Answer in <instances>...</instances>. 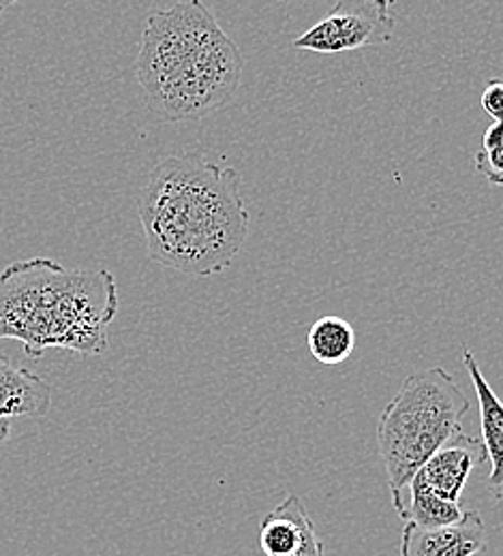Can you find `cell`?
Listing matches in <instances>:
<instances>
[{
    "label": "cell",
    "mask_w": 503,
    "mask_h": 556,
    "mask_svg": "<svg viewBox=\"0 0 503 556\" xmlns=\"http://www.w3.org/2000/svg\"><path fill=\"white\" fill-rule=\"evenodd\" d=\"M478 556H480V555H478Z\"/></svg>",
    "instance_id": "cell-19"
},
{
    "label": "cell",
    "mask_w": 503,
    "mask_h": 556,
    "mask_svg": "<svg viewBox=\"0 0 503 556\" xmlns=\"http://www.w3.org/2000/svg\"><path fill=\"white\" fill-rule=\"evenodd\" d=\"M138 212L150 260L191 277L229 268L249 236L240 174L200 154L163 159L148 176Z\"/></svg>",
    "instance_id": "cell-1"
},
{
    "label": "cell",
    "mask_w": 503,
    "mask_h": 556,
    "mask_svg": "<svg viewBox=\"0 0 503 556\" xmlns=\"http://www.w3.org/2000/svg\"><path fill=\"white\" fill-rule=\"evenodd\" d=\"M412 490V505L405 509V522H412L420 529H441L458 525L465 516V509L458 503L441 498L431 486L416 476L410 482Z\"/></svg>",
    "instance_id": "cell-12"
},
{
    "label": "cell",
    "mask_w": 503,
    "mask_h": 556,
    "mask_svg": "<svg viewBox=\"0 0 503 556\" xmlns=\"http://www.w3.org/2000/svg\"><path fill=\"white\" fill-rule=\"evenodd\" d=\"M480 150H503V123H493L485 131Z\"/></svg>",
    "instance_id": "cell-15"
},
{
    "label": "cell",
    "mask_w": 503,
    "mask_h": 556,
    "mask_svg": "<svg viewBox=\"0 0 503 556\" xmlns=\"http://www.w3.org/2000/svg\"><path fill=\"white\" fill-rule=\"evenodd\" d=\"M238 46L200 0L148 15L136 61L148 108L172 123L202 118L227 105L242 79Z\"/></svg>",
    "instance_id": "cell-2"
},
{
    "label": "cell",
    "mask_w": 503,
    "mask_h": 556,
    "mask_svg": "<svg viewBox=\"0 0 503 556\" xmlns=\"http://www.w3.org/2000/svg\"><path fill=\"white\" fill-rule=\"evenodd\" d=\"M116 313L118 287L110 270L30 257L0 273V341L15 339L35 359L54 348L81 357L103 353Z\"/></svg>",
    "instance_id": "cell-3"
},
{
    "label": "cell",
    "mask_w": 503,
    "mask_h": 556,
    "mask_svg": "<svg viewBox=\"0 0 503 556\" xmlns=\"http://www.w3.org/2000/svg\"><path fill=\"white\" fill-rule=\"evenodd\" d=\"M313 533L315 525L304 503L300 496L288 494L273 511L262 518L257 544L266 556H289Z\"/></svg>",
    "instance_id": "cell-9"
},
{
    "label": "cell",
    "mask_w": 503,
    "mask_h": 556,
    "mask_svg": "<svg viewBox=\"0 0 503 556\" xmlns=\"http://www.w3.org/2000/svg\"><path fill=\"white\" fill-rule=\"evenodd\" d=\"M482 110L493 118V123H503V79H489L482 97Z\"/></svg>",
    "instance_id": "cell-14"
},
{
    "label": "cell",
    "mask_w": 503,
    "mask_h": 556,
    "mask_svg": "<svg viewBox=\"0 0 503 556\" xmlns=\"http://www.w3.org/2000/svg\"><path fill=\"white\" fill-rule=\"evenodd\" d=\"M11 434V419L9 417H0V443H4Z\"/></svg>",
    "instance_id": "cell-17"
},
{
    "label": "cell",
    "mask_w": 503,
    "mask_h": 556,
    "mask_svg": "<svg viewBox=\"0 0 503 556\" xmlns=\"http://www.w3.org/2000/svg\"><path fill=\"white\" fill-rule=\"evenodd\" d=\"M311 355L326 366L345 362L356 349V332L350 321L328 315L317 319L306 337Z\"/></svg>",
    "instance_id": "cell-11"
},
{
    "label": "cell",
    "mask_w": 503,
    "mask_h": 556,
    "mask_svg": "<svg viewBox=\"0 0 503 556\" xmlns=\"http://www.w3.org/2000/svg\"><path fill=\"white\" fill-rule=\"evenodd\" d=\"M487 452L482 439L467 432H458L443 447H439L418 476L435 490L441 498L458 503L474 469L485 463Z\"/></svg>",
    "instance_id": "cell-7"
},
{
    "label": "cell",
    "mask_w": 503,
    "mask_h": 556,
    "mask_svg": "<svg viewBox=\"0 0 503 556\" xmlns=\"http://www.w3.org/2000/svg\"><path fill=\"white\" fill-rule=\"evenodd\" d=\"M489 544L485 522L476 509H465L458 525L420 529L405 522L401 533V556H478Z\"/></svg>",
    "instance_id": "cell-6"
},
{
    "label": "cell",
    "mask_w": 503,
    "mask_h": 556,
    "mask_svg": "<svg viewBox=\"0 0 503 556\" xmlns=\"http://www.w3.org/2000/svg\"><path fill=\"white\" fill-rule=\"evenodd\" d=\"M7 4H9V2H0V11H2Z\"/></svg>",
    "instance_id": "cell-18"
},
{
    "label": "cell",
    "mask_w": 503,
    "mask_h": 556,
    "mask_svg": "<svg viewBox=\"0 0 503 556\" xmlns=\"http://www.w3.org/2000/svg\"><path fill=\"white\" fill-rule=\"evenodd\" d=\"M469 401L441 366L410 375L377 421L379 456L397 514L405 516L403 490L432 454L463 432Z\"/></svg>",
    "instance_id": "cell-4"
},
{
    "label": "cell",
    "mask_w": 503,
    "mask_h": 556,
    "mask_svg": "<svg viewBox=\"0 0 503 556\" xmlns=\"http://www.w3.org/2000/svg\"><path fill=\"white\" fill-rule=\"evenodd\" d=\"M463 364L467 375L471 377L478 405H480V424H482V445L487 452V460L491 463L489 490L495 501H503V403L493 392L485 372L480 370L474 351L463 348Z\"/></svg>",
    "instance_id": "cell-8"
},
{
    "label": "cell",
    "mask_w": 503,
    "mask_h": 556,
    "mask_svg": "<svg viewBox=\"0 0 503 556\" xmlns=\"http://www.w3.org/2000/svg\"><path fill=\"white\" fill-rule=\"evenodd\" d=\"M50 407V383L0 353V417L46 416Z\"/></svg>",
    "instance_id": "cell-10"
},
{
    "label": "cell",
    "mask_w": 503,
    "mask_h": 556,
    "mask_svg": "<svg viewBox=\"0 0 503 556\" xmlns=\"http://www.w3.org/2000/svg\"><path fill=\"white\" fill-rule=\"evenodd\" d=\"M397 20L390 0H341L317 24L293 39V48L313 54L359 52L392 41Z\"/></svg>",
    "instance_id": "cell-5"
},
{
    "label": "cell",
    "mask_w": 503,
    "mask_h": 556,
    "mask_svg": "<svg viewBox=\"0 0 503 556\" xmlns=\"http://www.w3.org/2000/svg\"><path fill=\"white\" fill-rule=\"evenodd\" d=\"M289 556H326V553H324V544H322V540L317 538V531H315L313 535H309V540H306L293 555Z\"/></svg>",
    "instance_id": "cell-16"
},
{
    "label": "cell",
    "mask_w": 503,
    "mask_h": 556,
    "mask_svg": "<svg viewBox=\"0 0 503 556\" xmlns=\"http://www.w3.org/2000/svg\"><path fill=\"white\" fill-rule=\"evenodd\" d=\"M476 169L495 187H503V150H478Z\"/></svg>",
    "instance_id": "cell-13"
}]
</instances>
